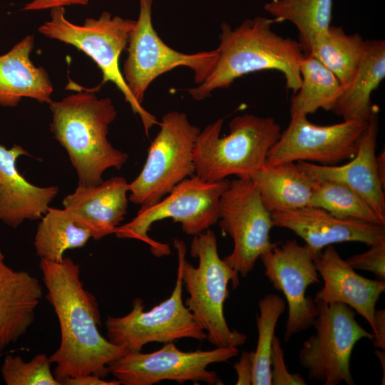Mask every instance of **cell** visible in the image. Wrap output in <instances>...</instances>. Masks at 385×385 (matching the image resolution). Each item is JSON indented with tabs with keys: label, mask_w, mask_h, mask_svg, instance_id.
<instances>
[{
	"label": "cell",
	"mask_w": 385,
	"mask_h": 385,
	"mask_svg": "<svg viewBox=\"0 0 385 385\" xmlns=\"http://www.w3.org/2000/svg\"><path fill=\"white\" fill-rule=\"evenodd\" d=\"M46 299L57 316L61 332L58 348L49 356L58 381L86 374L101 378L108 365L128 351L106 339L98 329L101 314L95 297L80 277V267L70 257L60 262L41 259Z\"/></svg>",
	"instance_id": "cell-1"
},
{
	"label": "cell",
	"mask_w": 385,
	"mask_h": 385,
	"mask_svg": "<svg viewBox=\"0 0 385 385\" xmlns=\"http://www.w3.org/2000/svg\"><path fill=\"white\" fill-rule=\"evenodd\" d=\"M275 21L257 16L234 29L222 23L215 66L202 83L188 90L189 94L202 101L216 89L229 88L237 78L265 70L281 72L287 88L296 93L301 85L299 66L305 55L299 41L272 30Z\"/></svg>",
	"instance_id": "cell-2"
},
{
	"label": "cell",
	"mask_w": 385,
	"mask_h": 385,
	"mask_svg": "<svg viewBox=\"0 0 385 385\" xmlns=\"http://www.w3.org/2000/svg\"><path fill=\"white\" fill-rule=\"evenodd\" d=\"M96 89L81 90L59 101H52L50 130L66 150L78 175V185L101 183L103 173L121 169L128 155L108 139V128L117 116L109 98H98Z\"/></svg>",
	"instance_id": "cell-3"
},
{
	"label": "cell",
	"mask_w": 385,
	"mask_h": 385,
	"mask_svg": "<svg viewBox=\"0 0 385 385\" xmlns=\"http://www.w3.org/2000/svg\"><path fill=\"white\" fill-rule=\"evenodd\" d=\"M174 247L182 264L183 285L188 293L185 304L203 327L207 339L215 347L238 346L247 336L231 329L224 315V303L229 297L227 286L240 284L239 274L218 254L217 237L210 229L193 236L190 255L198 260L195 267L185 258L183 240L175 238Z\"/></svg>",
	"instance_id": "cell-4"
},
{
	"label": "cell",
	"mask_w": 385,
	"mask_h": 385,
	"mask_svg": "<svg viewBox=\"0 0 385 385\" xmlns=\"http://www.w3.org/2000/svg\"><path fill=\"white\" fill-rule=\"evenodd\" d=\"M223 121L220 118L200 130L193 152L195 174L210 183L230 175L251 178L264 166L280 125L272 117L245 113L234 117L229 134L220 137Z\"/></svg>",
	"instance_id": "cell-5"
},
{
	"label": "cell",
	"mask_w": 385,
	"mask_h": 385,
	"mask_svg": "<svg viewBox=\"0 0 385 385\" xmlns=\"http://www.w3.org/2000/svg\"><path fill=\"white\" fill-rule=\"evenodd\" d=\"M65 7L51 9V19L38 28L47 38L70 44L89 56L101 69L103 80L99 88L111 81L123 93L133 112L140 116L145 133L158 124L156 118L139 103L128 88L119 66L121 53L128 45L135 21L113 16L104 11L98 19L87 18L83 25L70 22L65 16Z\"/></svg>",
	"instance_id": "cell-6"
},
{
	"label": "cell",
	"mask_w": 385,
	"mask_h": 385,
	"mask_svg": "<svg viewBox=\"0 0 385 385\" xmlns=\"http://www.w3.org/2000/svg\"><path fill=\"white\" fill-rule=\"evenodd\" d=\"M230 180L206 182L197 175L188 177L157 203L140 207L130 222L118 226L114 234L118 239H134L149 245L153 255H169L168 245L157 242L148 235L151 225L166 218L181 225L183 231L197 235L217 223L220 218V200Z\"/></svg>",
	"instance_id": "cell-7"
},
{
	"label": "cell",
	"mask_w": 385,
	"mask_h": 385,
	"mask_svg": "<svg viewBox=\"0 0 385 385\" xmlns=\"http://www.w3.org/2000/svg\"><path fill=\"white\" fill-rule=\"evenodd\" d=\"M151 142L139 175L128 183V200L140 207L153 205L183 180L195 175L193 152L200 129L185 113H167Z\"/></svg>",
	"instance_id": "cell-8"
},
{
	"label": "cell",
	"mask_w": 385,
	"mask_h": 385,
	"mask_svg": "<svg viewBox=\"0 0 385 385\" xmlns=\"http://www.w3.org/2000/svg\"><path fill=\"white\" fill-rule=\"evenodd\" d=\"M315 302L317 314L312 326L316 333L302 345L300 366L309 379L324 385H354L350 369L352 351L359 340H372L374 334L357 322L354 309L346 304Z\"/></svg>",
	"instance_id": "cell-9"
},
{
	"label": "cell",
	"mask_w": 385,
	"mask_h": 385,
	"mask_svg": "<svg viewBox=\"0 0 385 385\" xmlns=\"http://www.w3.org/2000/svg\"><path fill=\"white\" fill-rule=\"evenodd\" d=\"M153 1L139 0V15L129 35L122 71L128 88L140 104L151 83L175 68H189L194 72L195 83H202L213 70L219 55L217 48L184 53L168 46L153 25Z\"/></svg>",
	"instance_id": "cell-10"
},
{
	"label": "cell",
	"mask_w": 385,
	"mask_h": 385,
	"mask_svg": "<svg viewBox=\"0 0 385 385\" xmlns=\"http://www.w3.org/2000/svg\"><path fill=\"white\" fill-rule=\"evenodd\" d=\"M182 264L178 260L177 278L170 296L150 310L135 298L132 309L123 317L108 316L105 322L108 339L128 352L141 351L151 342L168 343L183 338L207 339L203 327L183 301Z\"/></svg>",
	"instance_id": "cell-11"
},
{
	"label": "cell",
	"mask_w": 385,
	"mask_h": 385,
	"mask_svg": "<svg viewBox=\"0 0 385 385\" xmlns=\"http://www.w3.org/2000/svg\"><path fill=\"white\" fill-rule=\"evenodd\" d=\"M218 221L222 231L234 243L232 252L222 260L242 277L253 270L261 255L277 244L270 241L272 214L250 178L230 181L220 197Z\"/></svg>",
	"instance_id": "cell-12"
},
{
	"label": "cell",
	"mask_w": 385,
	"mask_h": 385,
	"mask_svg": "<svg viewBox=\"0 0 385 385\" xmlns=\"http://www.w3.org/2000/svg\"><path fill=\"white\" fill-rule=\"evenodd\" d=\"M238 354L237 346L183 351L168 342L150 353L128 352L111 362L108 371L123 385H153L164 380L180 384L187 381L223 384L217 373L207 368L214 363L227 361Z\"/></svg>",
	"instance_id": "cell-13"
},
{
	"label": "cell",
	"mask_w": 385,
	"mask_h": 385,
	"mask_svg": "<svg viewBox=\"0 0 385 385\" xmlns=\"http://www.w3.org/2000/svg\"><path fill=\"white\" fill-rule=\"evenodd\" d=\"M368 123L343 120L318 125L311 123L307 115L290 111L289 123L268 152L264 166L298 161L338 165L356 155Z\"/></svg>",
	"instance_id": "cell-14"
},
{
	"label": "cell",
	"mask_w": 385,
	"mask_h": 385,
	"mask_svg": "<svg viewBox=\"0 0 385 385\" xmlns=\"http://www.w3.org/2000/svg\"><path fill=\"white\" fill-rule=\"evenodd\" d=\"M314 256L306 245L289 240L260 256L265 275L273 288L285 297L288 316L284 341L312 326L317 314L314 299L306 295L307 289L319 282Z\"/></svg>",
	"instance_id": "cell-15"
},
{
	"label": "cell",
	"mask_w": 385,
	"mask_h": 385,
	"mask_svg": "<svg viewBox=\"0 0 385 385\" xmlns=\"http://www.w3.org/2000/svg\"><path fill=\"white\" fill-rule=\"evenodd\" d=\"M274 227L288 229L304 240L314 257L335 243L356 242L371 246L385 242V226L336 217L317 207L273 212Z\"/></svg>",
	"instance_id": "cell-16"
},
{
	"label": "cell",
	"mask_w": 385,
	"mask_h": 385,
	"mask_svg": "<svg viewBox=\"0 0 385 385\" xmlns=\"http://www.w3.org/2000/svg\"><path fill=\"white\" fill-rule=\"evenodd\" d=\"M314 264L324 282L314 301L346 304L367 321L373 332L376 305L385 291V282L359 275L333 245L323 249L314 258Z\"/></svg>",
	"instance_id": "cell-17"
},
{
	"label": "cell",
	"mask_w": 385,
	"mask_h": 385,
	"mask_svg": "<svg viewBox=\"0 0 385 385\" xmlns=\"http://www.w3.org/2000/svg\"><path fill=\"white\" fill-rule=\"evenodd\" d=\"M378 131L376 110L362 135L356 155L348 163L321 165L304 161L296 163L303 171L317 180H332L349 186L385 220V186L379 178L376 165Z\"/></svg>",
	"instance_id": "cell-18"
},
{
	"label": "cell",
	"mask_w": 385,
	"mask_h": 385,
	"mask_svg": "<svg viewBox=\"0 0 385 385\" xmlns=\"http://www.w3.org/2000/svg\"><path fill=\"white\" fill-rule=\"evenodd\" d=\"M21 155H31L20 145H0V221L17 228L24 221L41 219L59 192L57 186L39 187L29 182L16 168Z\"/></svg>",
	"instance_id": "cell-19"
},
{
	"label": "cell",
	"mask_w": 385,
	"mask_h": 385,
	"mask_svg": "<svg viewBox=\"0 0 385 385\" xmlns=\"http://www.w3.org/2000/svg\"><path fill=\"white\" fill-rule=\"evenodd\" d=\"M128 183L120 176L101 183L76 188L63 200L64 209L99 240L113 234L127 213Z\"/></svg>",
	"instance_id": "cell-20"
},
{
	"label": "cell",
	"mask_w": 385,
	"mask_h": 385,
	"mask_svg": "<svg viewBox=\"0 0 385 385\" xmlns=\"http://www.w3.org/2000/svg\"><path fill=\"white\" fill-rule=\"evenodd\" d=\"M42 297L39 280L9 266L0 250V352L28 332Z\"/></svg>",
	"instance_id": "cell-21"
},
{
	"label": "cell",
	"mask_w": 385,
	"mask_h": 385,
	"mask_svg": "<svg viewBox=\"0 0 385 385\" xmlns=\"http://www.w3.org/2000/svg\"><path fill=\"white\" fill-rule=\"evenodd\" d=\"M34 37L28 35L0 56V106L16 107L23 98L50 104L53 85L42 66H36L31 53Z\"/></svg>",
	"instance_id": "cell-22"
},
{
	"label": "cell",
	"mask_w": 385,
	"mask_h": 385,
	"mask_svg": "<svg viewBox=\"0 0 385 385\" xmlns=\"http://www.w3.org/2000/svg\"><path fill=\"white\" fill-rule=\"evenodd\" d=\"M385 78V41L366 40L362 58L332 111L343 120L369 121L376 111L371 96Z\"/></svg>",
	"instance_id": "cell-23"
},
{
	"label": "cell",
	"mask_w": 385,
	"mask_h": 385,
	"mask_svg": "<svg viewBox=\"0 0 385 385\" xmlns=\"http://www.w3.org/2000/svg\"><path fill=\"white\" fill-rule=\"evenodd\" d=\"M250 179L271 213L309 206L317 183L296 162L263 166Z\"/></svg>",
	"instance_id": "cell-24"
},
{
	"label": "cell",
	"mask_w": 385,
	"mask_h": 385,
	"mask_svg": "<svg viewBox=\"0 0 385 385\" xmlns=\"http://www.w3.org/2000/svg\"><path fill=\"white\" fill-rule=\"evenodd\" d=\"M301 85L293 93L290 111L305 115L319 109L331 111L342 94L344 86L319 60L305 56L299 66Z\"/></svg>",
	"instance_id": "cell-25"
},
{
	"label": "cell",
	"mask_w": 385,
	"mask_h": 385,
	"mask_svg": "<svg viewBox=\"0 0 385 385\" xmlns=\"http://www.w3.org/2000/svg\"><path fill=\"white\" fill-rule=\"evenodd\" d=\"M90 238V231L68 210L49 207L38 225L34 245L41 259L60 262L66 250L83 247Z\"/></svg>",
	"instance_id": "cell-26"
},
{
	"label": "cell",
	"mask_w": 385,
	"mask_h": 385,
	"mask_svg": "<svg viewBox=\"0 0 385 385\" xmlns=\"http://www.w3.org/2000/svg\"><path fill=\"white\" fill-rule=\"evenodd\" d=\"M366 40L358 34H347L332 24L315 38L308 56L319 60L344 86L348 83L364 53Z\"/></svg>",
	"instance_id": "cell-27"
},
{
	"label": "cell",
	"mask_w": 385,
	"mask_h": 385,
	"mask_svg": "<svg viewBox=\"0 0 385 385\" xmlns=\"http://www.w3.org/2000/svg\"><path fill=\"white\" fill-rule=\"evenodd\" d=\"M333 0H272L264 9L277 21L292 23L299 32V43L305 56L322 32L331 25Z\"/></svg>",
	"instance_id": "cell-28"
},
{
	"label": "cell",
	"mask_w": 385,
	"mask_h": 385,
	"mask_svg": "<svg viewBox=\"0 0 385 385\" xmlns=\"http://www.w3.org/2000/svg\"><path fill=\"white\" fill-rule=\"evenodd\" d=\"M309 206L322 208L340 218L385 226V220L362 197L349 186L339 182L317 180Z\"/></svg>",
	"instance_id": "cell-29"
},
{
	"label": "cell",
	"mask_w": 385,
	"mask_h": 385,
	"mask_svg": "<svg viewBox=\"0 0 385 385\" xmlns=\"http://www.w3.org/2000/svg\"><path fill=\"white\" fill-rule=\"evenodd\" d=\"M256 316L258 339L255 351L252 385H271V351L274 331L286 302L277 294H268L258 302Z\"/></svg>",
	"instance_id": "cell-30"
},
{
	"label": "cell",
	"mask_w": 385,
	"mask_h": 385,
	"mask_svg": "<svg viewBox=\"0 0 385 385\" xmlns=\"http://www.w3.org/2000/svg\"><path fill=\"white\" fill-rule=\"evenodd\" d=\"M51 364L45 353L36 354L29 361L8 354L1 366V377L6 385H61L51 371Z\"/></svg>",
	"instance_id": "cell-31"
},
{
	"label": "cell",
	"mask_w": 385,
	"mask_h": 385,
	"mask_svg": "<svg viewBox=\"0 0 385 385\" xmlns=\"http://www.w3.org/2000/svg\"><path fill=\"white\" fill-rule=\"evenodd\" d=\"M369 247L366 251L345 260L354 270L371 272L376 279L385 282V242Z\"/></svg>",
	"instance_id": "cell-32"
},
{
	"label": "cell",
	"mask_w": 385,
	"mask_h": 385,
	"mask_svg": "<svg viewBox=\"0 0 385 385\" xmlns=\"http://www.w3.org/2000/svg\"><path fill=\"white\" fill-rule=\"evenodd\" d=\"M271 381L272 385H305L299 374L290 373L285 364L284 353L279 338L274 335L271 351Z\"/></svg>",
	"instance_id": "cell-33"
},
{
	"label": "cell",
	"mask_w": 385,
	"mask_h": 385,
	"mask_svg": "<svg viewBox=\"0 0 385 385\" xmlns=\"http://www.w3.org/2000/svg\"><path fill=\"white\" fill-rule=\"evenodd\" d=\"M255 351H243L240 359L234 364L237 379V385L252 384Z\"/></svg>",
	"instance_id": "cell-34"
},
{
	"label": "cell",
	"mask_w": 385,
	"mask_h": 385,
	"mask_svg": "<svg viewBox=\"0 0 385 385\" xmlns=\"http://www.w3.org/2000/svg\"><path fill=\"white\" fill-rule=\"evenodd\" d=\"M88 4V0H31L23 7L22 10L34 11L72 5L85 6Z\"/></svg>",
	"instance_id": "cell-35"
},
{
	"label": "cell",
	"mask_w": 385,
	"mask_h": 385,
	"mask_svg": "<svg viewBox=\"0 0 385 385\" xmlns=\"http://www.w3.org/2000/svg\"><path fill=\"white\" fill-rule=\"evenodd\" d=\"M374 329L373 331V344L376 349L385 350V310L376 309L374 312Z\"/></svg>",
	"instance_id": "cell-36"
},
{
	"label": "cell",
	"mask_w": 385,
	"mask_h": 385,
	"mask_svg": "<svg viewBox=\"0 0 385 385\" xmlns=\"http://www.w3.org/2000/svg\"><path fill=\"white\" fill-rule=\"evenodd\" d=\"M116 380L106 381L95 374H86L65 379L62 385H119Z\"/></svg>",
	"instance_id": "cell-37"
},
{
	"label": "cell",
	"mask_w": 385,
	"mask_h": 385,
	"mask_svg": "<svg viewBox=\"0 0 385 385\" xmlns=\"http://www.w3.org/2000/svg\"><path fill=\"white\" fill-rule=\"evenodd\" d=\"M376 165L379 178L385 186V153L381 151L376 156Z\"/></svg>",
	"instance_id": "cell-38"
},
{
	"label": "cell",
	"mask_w": 385,
	"mask_h": 385,
	"mask_svg": "<svg viewBox=\"0 0 385 385\" xmlns=\"http://www.w3.org/2000/svg\"><path fill=\"white\" fill-rule=\"evenodd\" d=\"M375 354L376 355V356L379 358L380 362H381V366H383V379H382V382L381 384H384V379H385V353H384V350H381V349H376L375 350Z\"/></svg>",
	"instance_id": "cell-39"
}]
</instances>
